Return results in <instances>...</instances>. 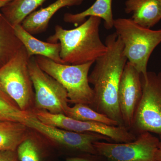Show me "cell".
Masks as SVG:
<instances>
[{
  "mask_svg": "<svg viewBox=\"0 0 161 161\" xmlns=\"http://www.w3.org/2000/svg\"><path fill=\"white\" fill-rule=\"evenodd\" d=\"M105 44L106 53L95 61L89 75L93 86L94 100L91 108L124 126L118 101L121 78L127 59L124 54V44L116 32L108 35Z\"/></svg>",
  "mask_w": 161,
  "mask_h": 161,
  "instance_id": "6da1fadb",
  "label": "cell"
},
{
  "mask_svg": "<svg viewBox=\"0 0 161 161\" xmlns=\"http://www.w3.org/2000/svg\"><path fill=\"white\" fill-rule=\"evenodd\" d=\"M101 23L100 18L91 16L75 29H64L56 25L54 34L47 38V42L60 43V57L64 64L95 62L107 51L99 36Z\"/></svg>",
  "mask_w": 161,
  "mask_h": 161,
  "instance_id": "7a4b0ae2",
  "label": "cell"
},
{
  "mask_svg": "<svg viewBox=\"0 0 161 161\" xmlns=\"http://www.w3.org/2000/svg\"><path fill=\"white\" fill-rule=\"evenodd\" d=\"M115 32L124 44V54L144 79L151 54L161 43V29L153 30L140 26L131 19H114Z\"/></svg>",
  "mask_w": 161,
  "mask_h": 161,
  "instance_id": "3957f363",
  "label": "cell"
},
{
  "mask_svg": "<svg viewBox=\"0 0 161 161\" xmlns=\"http://www.w3.org/2000/svg\"><path fill=\"white\" fill-rule=\"evenodd\" d=\"M41 69L61 85L67 92L69 103L92 106L94 91L89 82V73L94 62L72 65L57 63L48 58L36 56Z\"/></svg>",
  "mask_w": 161,
  "mask_h": 161,
  "instance_id": "277c9868",
  "label": "cell"
},
{
  "mask_svg": "<svg viewBox=\"0 0 161 161\" xmlns=\"http://www.w3.org/2000/svg\"><path fill=\"white\" fill-rule=\"evenodd\" d=\"M30 57L24 46L0 68V86L24 112L31 111L35 92L29 71Z\"/></svg>",
  "mask_w": 161,
  "mask_h": 161,
  "instance_id": "5b68a950",
  "label": "cell"
},
{
  "mask_svg": "<svg viewBox=\"0 0 161 161\" xmlns=\"http://www.w3.org/2000/svg\"><path fill=\"white\" fill-rule=\"evenodd\" d=\"M142 95L136 112L133 129L138 134L143 132L161 134V72H148L141 75Z\"/></svg>",
  "mask_w": 161,
  "mask_h": 161,
  "instance_id": "8992f818",
  "label": "cell"
},
{
  "mask_svg": "<svg viewBox=\"0 0 161 161\" xmlns=\"http://www.w3.org/2000/svg\"><path fill=\"white\" fill-rule=\"evenodd\" d=\"M159 139L147 132L129 142L97 141L94 144L98 155L108 161H159Z\"/></svg>",
  "mask_w": 161,
  "mask_h": 161,
  "instance_id": "52a82bcc",
  "label": "cell"
},
{
  "mask_svg": "<svg viewBox=\"0 0 161 161\" xmlns=\"http://www.w3.org/2000/svg\"><path fill=\"white\" fill-rule=\"evenodd\" d=\"M28 68L34 90L35 110L64 115L69 107L66 90L41 69L35 56L30 59Z\"/></svg>",
  "mask_w": 161,
  "mask_h": 161,
  "instance_id": "ba28073f",
  "label": "cell"
},
{
  "mask_svg": "<svg viewBox=\"0 0 161 161\" xmlns=\"http://www.w3.org/2000/svg\"><path fill=\"white\" fill-rule=\"evenodd\" d=\"M37 118L49 125L80 133H95L106 136L117 143L132 142L136 138L133 133L122 126L108 125L101 123L76 120L64 114H54L43 110L33 111Z\"/></svg>",
  "mask_w": 161,
  "mask_h": 161,
  "instance_id": "9c48e42d",
  "label": "cell"
},
{
  "mask_svg": "<svg viewBox=\"0 0 161 161\" xmlns=\"http://www.w3.org/2000/svg\"><path fill=\"white\" fill-rule=\"evenodd\" d=\"M25 125L57 143L92 155H98L94 146L95 142L112 141L106 136L97 133H80L46 125L40 121L32 111L29 112Z\"/></svg>",
  "mask_w": 161,
  "mask_h": 161,
  "instance_id": "30bf717a",
  "label": "cell"
},
{
  "mask_svg": "<svg viewBox=\"0 0 161 161\" xmlns=\"http://www.w3.org/2000/svg\"><path fill=\"white\" fill-rule=\"evenodd\" d=\"M142 95L141 75L127 61L119 87L118 101L123 126L128 130L132 129Z\"/></svg>",
  "mask_w": 161,
  "mask_h": 161,
  "instance_id": "8fae6325",
  "label": "cell"
},
{
  "mask_svg": "<svg viewBox=\"0 0 161 161\" xmlns=\"http://www.w3.org/2000/svg\"><path fill=\"white\" fill-rule=\"evenodd\" d=\"M84 0H56L49 6L32 13L24 19L21 25L31 35L46 31L50 21L61 8L81 5Z\"/></svg>",
  "mask_w": 161,
  "mask_h": 161,
  "instance_id": "7c38bea8",
  "label": "cell"
},
{
  "mask_svg": "<svg viewBox=\"0 0 161 161\" xmlns=\"http://www.w3.org/2000/svg\"><path fill=\"white\" fill-rule=\"evenodd\" d=\"M125 12L132 14L131 19L140 26L150 28L161 20L159 0H127Z\"/></svg>",
  "mask_w": 161,
  "mask_h": 161,
  "instance_id": "4fadbf2b",
  "label": "cell"
},
{
  "mask_svg": "<svg viewBox=\"0 0 161 161\" xmlns=\"http://www.w3.org/2000/svg\"><path fill=\"white\" fill-rule=\"evenodd\" d=\"M14 28L17 36L23 43L30 57L42 56L57 63L64 64L60 57V43H51L38 40L25 30L21 24L15 25Z\"/></svg>",
  "mask_w": 161,
  "mask_h": 161,
  "instance_id": "5bb4252c",
  "label": "cell"
},
{
  "mask_svg": "<svg viewBox=\"0 0 161 161\" xmlns=\"http://www.w3.org/2000/svg\"><path fill=\"white\" fill-rule=\"evenodd\" d=\"M112 0H96L91 7L81 12L64 14V21L65 23H72L77 26L85 22L88 17H97L104 20L106 29H112L114 26V22L112 14Z\"/></svg>",
  "mask_w": 161,
  "mask_h": 161,
  "instance_id": "9a60e30c",
  "label": "cell"
},
{
  "mask_svg": "<svg viewBox=\"0 0 161 161\" xmlns=\"http://www.w3.org/2000/svg\"><path fill=\"white\" fill-rule=\"evenodd\" d=\"M23 46L14 26L0 12V68L14 58Z\"/></svg>",
  "mask_w": 161,
  "mask_h": 161,
  "instance_id": "2e32d148",
  "label": "cell"
},
{
  "mask_svg": "<svg viewBox=\"0 0 161 161\" xmlns=\"http://www.w3.org/2000/svg\"><path fill=\"white\" fill-rule=\"evenodd\" d=\"M28 129L21 123L0 121V150H16L28 137Z\"/></svg>",
  "mask_w": 161,
  "mask_h": 161,
  "instance_id": "e0dca14e",
  "label": "cell"
},
{
  "mask_svg": "<svg viewBox=\"0 0 161 161\" xmlns=\"http://www.w3.org/2000/svg\"><path fill=\"white\" fill-rule=\"evenodd\" d=\"M47 0H12L1 9V12L13 26L21 24L32 13Z\"/></svg>",
  "mask_w": 161,
  "mask_h": 161,
  "instance_id": "ac0fdd59",
  "label": "cell"
},
{
  "mask_svg": "<svg viewBox=\"0 0 161 161\" xmlns=\"http://www.w3.org/2000/svg\"><path fill=\"white\" fill-rule=\"evenodd\" d=\"M64 115L76 120L97 122L113 126H119L117 122L83 104H77L73 107H69Z\"/></svg>",
  "mask_w": 161,
  "mask_h": 161,
  "instance_id": "d6986e66",
  "label": "cell"
},
{
  "mask_svg": "<svg viewBox=\"0 0 161 161\" xmlns=\"http://www.w3.org/2000/svg\"><path fill=\"white\" fill-rule=\"evenodd\" d=\"M29 112L20 109L0 86V121L15 122L25 125Z\"/></svg>",
  "mask_w": 161,
  "mask_h": 161,
  "instance_id": "ffe728a7",
  "label": "cell"
},
{
  "mask_svg": "<svg viewBox=\"0 0 161 161\" xmlns=\"http://www.w3.org/2000/svg\"><path fill=\"white\" fill-rule=\"evenodd\" d=\"M20 161H40V152L36 143L27 137L17 149Z\"/></svg>",
  "mask_w": 161,
  "mask_h": 161,
  "instance_id": "44dd1931",
  "label": "cell"
},
{
  "mask_svg": "<svg viewBox=\"0 0 161 161\" xmlns=\"http://www.w3.org/2000/svg\"><path fill=\"white\" fill-rule=\"evenodd\" d=\"M0 161H20L16 150H0Z\"/></svg>",
  "mask_w": 161,
  "mask_h": 161,
  "instance_id": "7402d4cb",
  "label": "cell"
},
{
  "mask_svg": "<svg viewBox=\"0 0 161 161\" xmlns=\"http://www.w3.org/2000/svg\"><path fill=\"white\" fill-rule=\"evenodd\" d=\"M66 161H93L91 160L84 158H70L68 159Z\"/></svg>",
  "mask_w": 161,
  "mask_h": 161,
  "instance_id": "603a6c76",
  "label": "cell"
},
{
  "mask_svg": "<svg viewBox=\"0 0 161 161\" xmlns=\"http://www.w3.org/2000/svg\"><path fill=\"white\" fill-rule=\"evenodd\" d=\"M12 0H0V10L4 6H6V4L9 3Z\"/></svg>",
  "mask_w": 161,
  "mask_h": 161,
  "instance_id": "cb8c5ba5",
  "label": "cell"
},
{
  "mask_svg": "<svg viewBox=\"0 0 161 161\" xmlns=\"http://www.w3.org/2000/svg\"><path fill=\"white\" fill-rule=\"evenodd\" d=\"M159 161H161V134H159Z\"/></svg>",
  "mask_w": 161,
  "mask_h": 161,
  "instance_id": "d4e9b609",
  "label": "cell"
},
{
  "mask_svg": "<svg viewBox=\"0 0 161 161\" xmlns=\"http://www.w3.org/2000/svg\"><path fill=\"white\" fill-rule=\"evenodd\" d=\"M159 1L161 5V0H159Z\"/></svg>",
  "mask_w": 161,
  "mask_h": 161,
  "instance_id": "484cf974",
  "label": "cell"
}]
</instances>
